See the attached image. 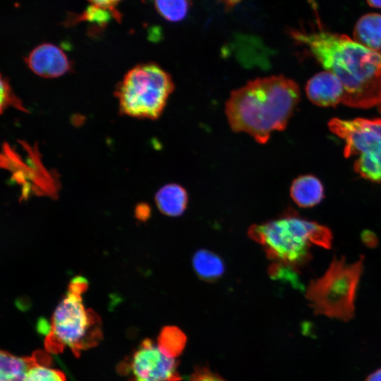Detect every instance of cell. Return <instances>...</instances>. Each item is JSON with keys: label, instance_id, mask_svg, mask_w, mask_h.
Instances as JSON below:
<instances>
[{"label": "cell", "instance_id": "1", "mask_svg": "<svg viewBox=\"0 0 381 381\" xmlns=\"http://www.w3.org/2000/svg\"><path fill=\"white\" fill-rule=\"evenodd\" d=\"M290 35L305 45L325 71L342 83V104L370 108L381 103V51L368 48L345 35L324 30H291Z\"/></svg>", "mask_w": 381, "mask_h": 381}, {"label": "cell", "instance_id": "10", "mask_svg": "<svg viewBox=\"0 0 381 381\" xmlns=\"http://www.w3.org/2000/svg\"><path fill=\"white\" fill-rule=\"evenodd\" d=\"M308 99L320 107H333L342 102L344 88L332 72L325 71L313 76L306 86Z\"/></svg>", "mask_w": 381, "mask_h": 381}, {"label": "cell", "instance_id": "24", "mask_svg": "<svg viewBox=\"0 0 381 381\" xmlns=\"http://www.w3.org/2000/svg\"><path fill=\"white\" fill-rule=\"evenodd\" d=\"M365 381H381V368L377 369L370 373L366 377Z\"/></svg>", "mask_w": 381, "mask_h": 381}, {"label": "cell", "instance_id": "2", "mask_svg": "<svg viewBox=\"0 0 381 381\" xmlns=\"http://www.w3.org/2000/svg\"><path fill=\"white\" fill-rule=\"evenodd\" d=\"M297 83L283 75L258 78L233 90L225 105L231 128L266 143L286 128L300 99Z\"/></svg>", "mask_w": 381, "mask_h": 381}, {"label": "cell", "instance_id": "9", "mask_svg": "<svg viewBox=\"0 0 381 381\" xmlns=\"http://www.w3.org/2000/svg\"><path fill=\"white\" fill-rule=\"evenodd\" d=\"M27 64L36 75L44 78L61 76L70 70V63L65 53L58 47L42 44L28 55Z\"/></svg>", "mask_w": 381, "mask_h": 381}, {"label": "cell", "instance_id": "3", "mask_svg": "<svg viewBox=\"0 0 381 381\" xmlns=\"http://www.w3.org/2000/svg\"><path fill=\"white\" fill-rule=\"evenodd\" d=\"M248 234L264 248L267 257L273 262L294 268L309 260L312 246L329 248L332 241L327 227L292 212L263 224H253Z\"/></svg>", "mask_w": 381, "mask_h": 381}, {"label": "cell", "instance_id": "17", "mask_svg": "<svg viewBox=\"0 0 381 381\" xmlns=\"http://www.w3.org/2000/svg\"><path fill=\"white\" fill-rule=\"evenodd\" d=\"M158 13L170 22L183 20L191 6V0H154Z\"/></svg>", "mask_w": 381, "mask_h": 381}, {"label": "cell", "instance_id": "12", "mask_svg": "<svg viewBox=\"0 0 381 381\" xmlns=\"http://www.w3.org/2000/svg\"><path fill=\"white\" fill-rule=\"evenodd\" d=\"M290 195L298 206L311 207L323 199L324 188L321 181L315 176L303 175L293 181L290 187Z\"/></svg>", "mask_w": 381, "mask_h": 381}, {"label": "cell", "instance_id": "20", "mask_svg": "<svg viewBox=\"0 0 381 381\" xmlns=\"http://www.w3.org/2000/svg\"><path fill=\"white\" fill-rule=\"evenodd\" d=\"M8 105H14L16 107L23 109L20 102L11 92V90L6 80L1 79V110Z\"/></svg>", "mask_w": 381, "mask_h": 381}, {"label": "cell", "instance_id": "19", "mask_svg": "<svg viewBox=\"0 0 381 381\" xmlns=\"http://www.w3.org/2000/svg\"><path fill=\"white\" fill-rule=\"evenodd\" d=\"M50 357L38 361L28 370L25 381H66L64 374L60 370L49 367Z\"/></svg>", "mask_w": 381, "mask_h": 381}, {"label": "cell", "instance_id": "7", "mask_svg": "<svg viewBox=\"0 0 381 381\" xmlns=\"http://www.w3.org/2000/svg\"><path fill=\"white\" fill-rule=\"evenodd\" d=\"M185 340L179 334L163 329L157 343L143 341L129 363L131 381H179L177 356Z\"/></svg>", "mask_w": 381, "mask_h": 381}, {"label": "cell", "instance_id": "22", "mask_svg": "<svg viewBox=\"0 0 381 381\" xmlns=\"http://www.w3.org/2000/svg\"><path fill=\"white\" fill-rule=\"evenodd\" d=\"M90 3H92V5L109 10L113 16L114 18L117 20L118 21L121 20V14L116 9V4L121 1V0H88Z\"/></svg>", "mask_w": 381, "mask_h": 381}, {"label": "cell", "instance_id": "14", "mask_svg": "<svg viewBox=\"0 0 381 381\" xmlns=\"http://www.w3.org/2000/svg\"><path fill=\"white\" fill-rule=\"evenodd\" d=\"M192 265L198 278L207 282H214L219 279L225 271L222 258L206 249L198 250L194 253Z\"/></svg>", "mask_w": 381, "mask_h": 381}, {"label": "cell", "instance_id": "15", "mask_svg": "<svg viewBox=\"0 0 381 381\" xmlns=\"http://www.w3.org/2000/svg\"><path fill=\"white\" fill-rule=\"evenodd\" d=\"M354 40L375 50L381 49V14L368 13L361 16L353 30Z\"/></svg>", "mask_w": 381, "mask_h": 381}, {"label": "cell", "instance_id": "5", "mask_svg": "<svg viewBox=\"0 0 381 381\" xmlns=\"http://www.w3.org/2000/svg\"><path fill=\"white\" fill-rule=\"evenodd\" d=\"M363 270V257L353 263L334 257L325 272L306 289V297L314 313L345 322L352 319Z\"/></svg>", "mask_w": 381, "mask_h": 381}, {"label": "cell", "instance_id": "13", "mask_svg": "<svg viewBox=\"0 0 381 381\" xmlns=\"http://www.w3.org/2000/svg\"><path fill=\"white\" fill-rule=\"evenodd\" d=\"M188 197L186 190L179 184L168 183L155 195V202L159 211L169 217H179L186 210Z\"/></svg>", "mask_w": 381, "mask_h": 381}, {"label": "cell", "instance_id": "16", "mask_svg": "<svg viewBox=\"0 0 381 381\" xmlns=\"http://www.w3.org/2000/svg\"><path fill=\"white\" fill-rule=\"evenodd\" d=\"M353 167L363 178L381 183V145L359 155Z\"/></svg>", "mask_w": 381, "mask_h": 381}, {"label": "cell", "instance_id": "6", "mask_svg": "<svg viewBox=\"0 0 381 381\" xmlns=\"http://www.w3.org/2000/svg\"><path fill=\"white\" fill-rule=\"evenodd\" d=\"M174 87L171 76L159 65H137L125 75L117 89L120 111L129 116L157 119Z\"/></svg>", "mask_w": 381, "mask_h": 381}, {"label": "cell", "instance_id": "21", "mask_svg": "<svg viewBox=\"0 0 381 381\" xmlns=\"http://www.w3.org/2000/svg\"><path fill=\"white\" fill-rule=\"evenodd\" d=\"M188 381H226L210 369L198 368L192 374Z\"/></svg>", "mask_w": 381, "mask_h": 381}, {"label": "cell", "instance_id": "23", "mask_svg": "<svg viewBox=\"0 0 381 381\" xmlns=\"http://www.w3.org/2000/svg\"><path fill=\"white\" fill-rule=\"evenodd\" d=\"M220 3L226 10H231L236 6L243 0H217Z\"/></svg>", "mask_w": 381, "mask_h": 381}, {"label": "cell", "instance_id": "4", "mask_svg": "<svg viewBox=\"0 0 381 381\" xmlns=\"http://www.w3.org/2000/svg\"><path fill=\"white\" fill-rule=\"evenodd\" d=\"M87 288V281L76 277L52 317L45 348L53 353L68 347L78 357L83 350L95 346L102 339L101 321L91 309H86L82 295Z\"/></svg>", "mask_w": 381, "mask_h": 381}, {"label": "cell", "instance_id": "11", "mask_svg": "<svg viewBox=\"0 0 381 381\" xmlns=\"http://www.w3.org/2000/svg\"><path fill=\"white\" fill-rule=\"evenodd\" d=\"M49 356L44 352H35L30 357H18L1 351L0 353V381H25L30 368Z\"/></svg>", "mask_w": 381, "mask_h": 381}, {"label": "cell", "instance_id": "8", "mask_svg": "<svg viewBox=\"0 0 381 381\" xmlns=\"http://www.w3.org/2000/svg\"><path fill=\"white\" fill-rule=\"evenodd\" d=\"M328 127L344 140L346 157L359 155L381 145V119L345 120L334 118L329 121Z\"/></svg>", "mask_w": 381, "mask_h": 381}, {"label": "cell", "instance_id": "25", "mask_svg": "<svg viewBox=\"0 0 381 381\" xmlns=\"http://www.w3.org/2000/svg\"><path fill=\"white\" fill-rule=\"evenodd\" d=\"M366 1L371 7L381 8V0H366Z\"/></svg>", "mask_w": 381, "mask_h": 381}, {"label": "cell", "instance_id": "18", "mask_svg": "<svg viewBox=\"0 0 381 381\" xmlns=\"http://www.w3.org/2000/svg\"><path fill=\"white\" fill-rule=\"evenodd\" d=\"M111 17L114 18L112 13L107 9L92 5L81 14H71L66 19V25H71L78 22L85 20L96 24L100 28L105 27L110 20Z\"/></svg>", "mask_w": 381, "mask_h": 381}]
</instances>
